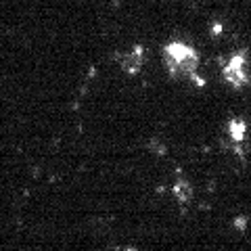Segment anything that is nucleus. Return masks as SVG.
Instances as JSON below:
<instances>
[{"instance_id":"5","label":"nucleus","mask_w":251,"mask_h":251,"mask_svg":"<svg viewBox=\"0 0 251 251\" xmlns=\"http://www.w3.org/2000/svg\"><path fill=\"white\" fill-rule=\"evenodd\" d=\"M117 251H138L136 247H122V249H117Z\"/></svg>"},{"instance_id":"1","label":"nucleus","mask_w":251,"mask_h":251,"mask_svg":"<svg viewBox=\"0 0 251 251\" xmlns=\"http://www.w3.org/2000/svg\"><path fill=\"white\" fill-rule=\"evenodd\" d=\"M163 67L170 77L180 82H191L195 86H203L201 77V61L193 46L184 42H168L163 46Z\"/></svg>"},{"instance_id":"2","label":"nucleus","mask_w":251,"mask_h":251,"mask_svg":"<svg viewBox=\"0 0 251 251\" xmlns=\"http://www.w3.org/2000/svg\"><path fill=\"white\" fill-rule=\"evenodd\" d=\"M222 77H224V82L234 90L247 86L249 80H251L247 59L243 57V54H232V57L226 61V65L222 67Z\"/></svg>"},{"instance_id":"3","label":"nucleus","mask_w":251,"mask_h":251,"mask_svg":"<svg viewBox=\"0 0 251 251\" xmlns=\"http://www.w3.org/2000/svg\"><path fill=\"white\" fill-rule=\"evenodd\" d=\"M120 65L126 74H136L143 69L145 65V50H143V46H134V49H130V50H126L122 54V59H120Z\"/></svg>"},{"instance_id":"4","label":"nucleus","mask_w":251,"mask_h":251,"mask_svg":"<svg viewBox=\"0 0 251 251\" xmlns=\"http://www.w3.org/2000/svg\"><path fill=\"white\" fill-rule=\"evenodd\" d=\"M226 132H228V136L232 138V143L237 147H241L247 138V126L243 120H230L228 126H226Z\"/></svg>"}]
</instances>
